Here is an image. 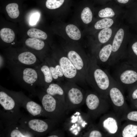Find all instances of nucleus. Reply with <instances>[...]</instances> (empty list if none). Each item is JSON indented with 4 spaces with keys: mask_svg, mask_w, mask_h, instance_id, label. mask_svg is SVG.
<instances>
[{
    "mask_svg": "<svg viewBox=\"0 0 137 137\" xmlns=\"http://www.w3.org/2000/svg\"><path fill=\"white\" fill-rule=\"evenodd\" d=\"M114 80L99 67L95 58H89L85 81L94 91L107 99L109 90Z\"/></svg>",
    "mask_w": 137,
    "mask_h": 137,
    "instance_id": "f257e3e1",
    "label": "nucleus"
},
{
    "mask_svg": "<svg viewBox=\"0 0 137 137\" xmlns=\"http://www.w3.org/2000/svg\"><path fill=\"white\" fill-rule=\"evenodd\" d=\"M121 117L113 112H109L101 116L97 125L107 137H119L122 126Z\"/></svg>",
    "mask_w": 137,
    "mask_h": 137,
    "instance_id": "1a4fd4ad",
    "label": "nucleus"
},
{
    "mask_svg": "<svg viewBox=\"0 0 137 137\" xmlns=\"http://www.w3.org/2000/svg\"><path fill=\"white\" fill-rule=\"evenodd\" d=\"M66 106L69 112L85 103L86 92L76 83L68 81L63 84Z\"/></svg>",
    "mask_w": 137,
    "mask_h": 137,
    "instance_id": "423d86ee",
    "label": "nucleus"
},
{
    "mask_svg": "<svg viewBox=\"0 0 137 137\" xmlns=\"http://www.w3.org/2000/svg\"><path fill=\"white\" fill-rule=\"evenodd\" d=\"M44 61L49 67L54 81L60 82L63 80L64 77L60 66L50 54L45 58Z\"/></svg>",
    "mask_w": 137,
    "mask_h": 137,
    "instance_id": "f3484780",
    "label": "nucleus"
},
{
    "mask_svg": "<svg viewBox=\"0 0 137 137\" xmlns=\"http://www.w3.org/2000/svg\"><path fill=\"white\" fill-rule=\"evenodd\" d=\"M64 129H60L54 131L48 136V137H63L64 136Z\"/></svg>",
    "mask_w": 137,
    "mask_h": 137,
    "instance_id": "c9c22d12",
    "label": "nucleus"
},
{
    "mask_svg": "<svg viewBox=\"0 0 137 137\" xmlns=\"http://www.w3.org/2000/svg\"><path fill=\"white\" fill-rule=\"evenodd\" d=\"M85 103L87 108V113L93 120L109 112L111 106L107 99L94 91L89 90L86 92Z\"/></svg>",
    "mask_w": 137,
    "mask_h": 137,
    "instance_id": "39448f33",
    "label": "nucleus"
},
{
    "mask_svg": "<svg viewBox=\"0 0 137 137\" xmlns=\"http://www.w3.org/2000/svg\"><path fill=\"white\" fill-rule=\"evenodd\" d=\"M122 121H129L137 122V111H130V110L122 116Z\"/></svg>",
    "mask_w": 137,
    "mask_h": 137,
    "instance_id": "7c9ffc66",
    "label": "nucleus"
},
{
    "mask_svg": "<svg viewBox=\"0 0 137 137\" xmlns=\"http://www.w3.org/2000/svg\"><path fill=\"white\" fill-rule=\"evenodd\" d=\"M118 2L120 3L125 4L127 3L129 0H117Z\"/></svg>",
    "mask_w": 137,
    "mask_h": 137,
    "instance_id": "ea45409f",
    "label": "nucleus"
},
{
    "mask_svg": "<svg viewBox=\"0 0 137 137\" xmlns=\"http://www.w3.org/2000/svg\"><path fill=\"white\" fill-rule=\"evenodd\" d=\"M73 110L72 114L64 120L63 129L70 136L82 137L94 124L93 120L88 113L79 108Z\"/></svg>",
    "mask_w": 137,
    "mask_h": 137,
    "instance_id": "f03ea898",
    "label": "nucleus"
},
{
    "mask_svg": "<svg viewBox=\"0 0 137 137\" xmlns=\"http://www.w3.org/2000/svg\"><path fill=\"white\" fill-rule=\"evenodd\" d=\"M129 96V98H130L131 100L137 99V88L131 92Z\"/></svg>",
    "mask_w": 137,
    "mask_h": 137,
    "instance_id": "4c0bfd02",
    "label": "nucleus"
},
{
    "mask_svg": "<svg viewBox=\"0 0 137 137\" xmlns=\"http://www.w3.org/2000/svg\"><path fill=\"white\" fill-rule=\"evenodd\" d=\"M113 23V21L112 19L105 18L97 21L94 26L96 29H100L109 27Z\"/></svg>",
    "mask_w": 137,
    "mask_h": 137,
    "instance_id": "c85d7f7f",
    "label": "nucleus"
},
{
    "mask_svg": "<svg viewBox=\"0 0 137 137\" xmlns=\"http://www.w3.org/2000/svg\"><path fill=\"white\" fill-rule=\"evenodd\" d=\"M0 36L2 40L7 43L14 44L15 34L11 29L6 28L2 29L0 31Z\"/></svg>",
    "mask_w": 137,
    "mask_h": 137,
    "instance_id": "4be33fe9",
    "label": "nucleus"
},
{
    "mask_svg": "<svg viewBox=\"0 0 137 137\" xmlns=\"http://www.w3.org/2000/svg\"><path fill=\"white\" fill-rule=\"evenodd\" d=\"M18 4L15 3H10L7 5L6 9L9 16L12 19L17 18L19 15Z\"/></svg>",
    "mask_w": 137,
    "mask_h": 137,
    "instance_id": "bb28decb",
    "label": "nucleus"
},
{
    "mask_svg": "<svg viewBox=\"0 0 137 137\" xmlns=\"http://www.w3.org/2000/svg\"><path fill=\"white\" fill-rule=\"evenodd\" d=\"M107 99L113 111L121 117L129 110L123 88L114 80L109 90Z\"/></svg>",
    "mask_w": 137,
    "mask_h": 137,
    "instance_id": "6e6552de",
    "label": "nucleus"
},
{
    "mask_svg": "<svg viewBox=\"0 0 137 137\" xmlns=\"http://www.w3.org/2000/svg\"><path fill=\"white\" fill-rule=\"evenodd\" d=\"M26 108L28 112L33 116L39 115L42 112L41 107L32 101L28 102L26 104Z\"/></svg>",
    "mask_w": 137,
    "mask_h": 137,
    "instance_id": "393cba45",
    "label": "nucleus"
},
{
    "mask_svg": "<svg viewBox=\"0 0 137 137\" xmlns=\"http://www.w3.org/2000/svg\"><path fill=\"white\" fill-rule=\"evenodd\" d=\"M124 35V31L123 29L120 28L117 32L114 37L112 44V54L110 60L111 62L116 60L117 53L122 42Z\"/></svg>",
    "mask_w": 137,
    "mask_h": 137,
    "instance_id": "a211bd4d",
    "label": "nucleus"
},
{
    "mask_svg": "<svg viewBox=\"0 0 137 137\" xmlns=\"http://www.w3.org/2000/svg\"><path fill=\"white\" fill-rule=\"evenodd\" d=\"M77 70L81 77L85 82L89 62L88 58L83 52L70 49L64 52Z\"/></svg>",
    "mask_w": 137,
    "mask_h": 137,
    "instance_id": "9b49d317",
    "label": "nucleus"
},
{
    "mask_svg": "<svg viewBox=\"0 0 137 137\" xmlns=\"http://www.w3.org/2000/svg\"><path fill=\"white\" fill-rule=\"evenodd\" d=\"M38 76V84L44 87L53 82L54 79L49 67L45 61L35 67Z\"/></svg>",
    "mask_w": 137,
    "mask_h": 137,
    "instance_id": "2eb2a0df",
    "label": "nucleus"
},
{
    "mask_svg": "<svg viewBox=\"0 0 137 137\" xmlns=\"http://www.w3.org/2000/svg\"><path fill=\"white\" fill-rule=\"evenodd\" d=\"M55 121L50 119L44 121L38 119H33L28 122V125L31 130L40 133H46L51 130L55 126Z\"/></svg>",
    "mask_w": 137,
    "mask_h": 137,
    "instance_id": "4468645a",
    "label": "nucleus"
},
{
    "mask_svg": "<svg viewBox=\"0 0 137 137\" xmlns=\"http://www.w3.org/2000/svg\"><path fill=\"white\" fill-rule=\"evenodd\" d=\"M121 69L115 80L123 88H126L137 81V73L132 70L126 68L125 66Z\"/></svg>",
    "mask_w": 137,
    "mask_h": 137,
    "instance_id": "ddd939ff",
    "label": "nucleus"
},
{
    "mask_svg": "<svg viewBox=\"0 0 137 137\" xmlns=\"http://www.w3.org/2000/svg\"><path fill=\"white\" fill-rule=\"evenodd\" d=\"M131 48L134 54L137 56V41L135 42L132 44Z\"/></svg>",
    "mask_w": 137,
    "mask_h": 137,
    "instance_id": "58836bf2",
    "label": "nucleus"
},
{
    "mask_svg": "<svg viewBox=\"0 0 137 137\" xmlns=\"http://www.w3.org/2000/svg\"><path fill=\"white\" fill-rule=\"evenodd\" d=\"M137 136V125L126 121L122 125L120 137H135Z\"/></svg>",
    "mask_w": 137,
    "mask_h": 137,
    "instance_id": "aec40b11",
    "label": "nucleus"
},
{
    "mask_svg": "<svg viewBox=\"0 0 137 137\" xmlns=\"http://www.w3.org/2000/svg\"><path fill=\"white\" fill-rule=\"evenodd\" d=\"M98 14L100 18H107L113 17L115 15V13L111 8L107 7L100 10Z\"/></svg>",
    "mask_w": 137,
    "mask_h": 137,
    "instance_id": "473e14b6",
    "label": "nucleus"
},
{
    "mask_svg": "<svg viewBox=\"0 0 137 137\" xmlns=\"http://www.w3.org/2000/svg\"><path fill=\"white\" fill-rule=\"evenodd\" d=\"M2 54L6 61L25 66L36 67L42 63L35 54L27 49L7 50Z\"/></svg>",
    "mask_w": 137,
    "mask_h": 137,
    "instance_id": "0eeeda50",
    "label": "nucleus"
},
{
    "mask_svg": "<svg viewBox=\"0 0 137 137\" xmlns=\"http://www.w3.org/2000/svg\"><path fill=\"white\" fill-rule=\"evenodd\" d=\"M0 104L6 110L11 111L15 107V103L14 99L9 95L5 89L1 88Z\"/></svg>",
    "mask_w": 137,
    "mask_h": 137,
    "instance_id": "6ab92c4d",
    "label": "nucleus"
},
{
    "mask_svg": "<svg viewBox=\"0 0 137 137\" xmlns=\"http://www.w3.org/2000/svg\"><path fill=\"white\" fill-rule=\"evenodd\" d=\"M136 108H137V105L136 106Z\"/></svg>",
    "mask_w": 137,
    "mask_h": 137,
    "instance_id": "a19ab883",
    "label": "nucleus"
},
{
    "mask_svg": "<svg viewBox=\"0 0 137 137\" xmlns=\"http://www.w3.org/2000/svg\"><path fill=\"white\" fill-rule=\"evenodd\" d=\"M44 93L42 103L45 114L57 123L64 121L68 112L66 107L54 97Z\"/></svg>",
    "mask_w": 137,
    "mask_h": 137,
    "instance_id": "20e7f679",
    "label": "nucleus"
},
{
    "mask_svg": "<svg viewBox=\"0 0 137 137\" xmlns=\"http://www.w3.org/2000/svg\"><path fill=\"white\" fill-rule=\"evenodd\" d=\"M10 136L11 137H29L32 136V135L27 132L15 129L11 131Z\"/></svg>",
    "mask_w": 137,
    "mask_h": 137,
    "instance_id": "72a5a7b5",
    "label": "nucleus"
},
{
    "mask_svg": "<svg viewBox=\"0 0 137 137\" xmlns=\"http://www.w3.org/2000/svg\"><path fill=\"white\" fill-rule=\"evenodd\" d=\"M112 30L110 28H107L101 30L98 35L99 42L104 43L107 42L111 38L112 34Z\"/></svg>",
    "mask_w": 137,
    "mask_h": 137,
    "instance_id": "cd10ccee",
    "label": "nucleus"
},
{
    "mask_svg": "<svg viewBox=\"0 0 137 137\" xmlns=\"http://www.w3.org/2000/svg\"><path fill=\"white\" fill-rule=\"evenodd\" d=\"M64 0H47L46 2V7L53 9L60 7L63 3Z\"/></svg>",
    "mask_w": 137,
    "mask_h": 137,
    "instance_id": "2f4dec72",
    "label": "nucleus"
},
{
    "mask_svg": "<svg viewBox=\"0 0 137 137\" xmlns=\"http://www.w3.org/2000/svg\"><path fill=\"white\" fill-rule=\"evenodd\" d=\"M24 43L27 49L35 54L42 62L50 54L44 49L45 44L43 40L29 38L25 40Z\"/></svg>",
    "mask_w": 137,
    "mask_h": 137,
    "instance_id": "f8f14e48",
    "label": "nucleus"
},
{
    "mask_svg": "<svg viewBox=\"0 0 137 137\" xmlns=\"http://www.w3.org/2000/svg\"><path fill=\"white\" fill-rule=\"evenodd\" d=\"M112 52V45L108 44L102 48L97 55V59L100 62L105 63L109 62Z\"/></svg>",
    "mask_w": 137,
    "mask_h": 137,
    "instance_id": "412c9836",
    "label": "nucleus"
},
{
    "mask_svg": "<svg viewBox=\"0 0 137 137\" xmlns=\"http://www.w3.org/2000/svg\"><path fill=\"white\" fill-rule=\"evenodd\" d=\"M93 17L92 12L90 9L88 7L85 8L81 14V18L83 22L88 24L92 21Z\"/></svg>",
    "mask_w": 137,
    "mask_h": 137,
    "instance_id": "c756f323",
    "label": "nucleus"
},
{
    "mask_svg": "<svg viewBox=\"0 0 137 137\" xmlns=\"http://www.w3.org/2000/svg\"><path fill=\"white\" fill-rule=\"evenodd\" d=\"M50 54L58 63L62 70L64 78L68 81L76 84L84 82L64 52L63 53L54 50Z\"/></svg>",
    "mask_w": 137,
    "mask_h": 137,
    "instance_id": "9d476101",
    "label": "nucleus"
},
{
    "mask_svg": "<svg viewBox=\"0 0 137 137\" xmlns=\"http://www.w3.org/2000/svg\"><path fill=\"white\" fill-rule=\"evenodd\" d=\"M27 35L30 38L40 39L43 40H46L47 35L44 32L38 29L32 28L27 32Z\"/></svg>",
    "mask_w": 137,
    "mask_h": 137,
    "instance_id": "a878e982",
    "label": "nucleus"
},
{
    "mask_svg": "<svg viewBox=\"0 0 137 137\" xmlns=\"http://www.w3.org/2000/svg\"><path fill=\"white\" fill-rule=\"evenodd\" d=\"M83 137H107L105 134L100 130L97 125L94 124L83 134Z\"/></svg>",
    "mask_w": 137,
    "mask_h": 137,
    "instance_id": "b1692460",
    "label": "nucleus"
},
{
    "mask_svg": "<svg viewBox=\"0 0 137 137\" xmlns=\"http://www.w3.org/2000/svg\"><path fill=\"white\" fill-rule=\"evenodd\" d=\"M40 17V14L38 12H35L32 13L30 18V24L32 26L35 25L39 20Z\"/></svg>",
    "mask_w": 137,
    "mask_h": 137,
    "instance_id": "f704fd0d",
    "label": "nucleus"
},
{
    "mask_svg": "<svg viewBox=\"0 0 137 137\" xmlns=\"http://www.w3.org/2000/svg\"><path fill=\"white\" fill-rule=\"evenodd\" d=\"M44 89L46 93L54 97L66 107L63 84L60 82L56 83L52 82L44 87Z\"/></svg>",
    "mask_w": 137,
    "mask_h": 137,
    "instance_id": "dca6fc26",
    "label": "nucleus"
},
{
    "mask_svg": "<svg viewBox=\"0 0 137 137\" xmlns=\"http://www.w3.org/2000/svg\"><path fill=\"white\" fill-rule=\"evenodd\" d=\"M0 69L3 68L6 65V61L5 58L2 54H1L0 55Z\"/></svg>",
    "mask_w": 137,
    "mask_h": 137,
    "instance_id": "e433bc0d",
    "label": "nucleus"
},
{
    "mask_svg": "<svg viewBox=\"0 0 137 137\" xmlns=\"http://www.w3.org/2000/svg\"><path fill=\"white\" fill-rule=\"evenodd\" d=\"M65 30L67 35L71 39L77 41L81 38L80 31L75 25L72 24L68 25L66 26Z\"/></svg>",
    "mask_w": 137,
    "mask_h": 137,
    "instance_id": "5701e85b",
    "label": "nucleus"
},
{
    "mask_svg": "<svg viewBox=\"0 0 137 137\" xmlns=\"http://www.w3.org/2000/svg\"><path fill=\"white\" fill-rule=\"evenodd\" d=\"M6 66L15 79L22 86L29 90L34 91L35 86L38 84V74L35 67L7 61Z\"/></svg>",
    "mask_w": 137,
    "mask_h": 137,
    "instance_id": "7ed1b4c3",
    "label": "nucleus"
}]
</instances>
